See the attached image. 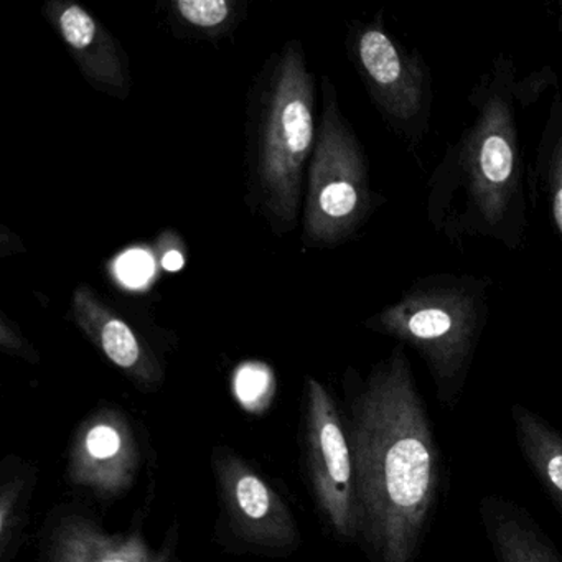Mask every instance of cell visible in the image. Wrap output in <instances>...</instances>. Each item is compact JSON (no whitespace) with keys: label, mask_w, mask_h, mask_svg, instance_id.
I'll return each mask as SVG.
<instances>
[{"label":"cell","mask_w":562,"mask_h":562,"mask_svg":"<svg viewBox=\"0 0 562 562\" xmlns=\"http://www.w3.org/2000/svg\"><path fill=\"white\" fill-rule=\"evenodd\" d=\"M351 55L364 87L391 130L417 156L430 131L432 71L417 50H407L383 21L355 29Z\"/></svg>","instance_id":"cell-6"},{"label":"cell","mask_w":562,"mask_h":562,"mask_svg":"<svg viewBox=\"0 0 562 562\" xmlns=\"http://www.w3.org/2000/svg\"><path fill=\"white\" fill-rule=\"evenodd\" d=\"M223 508L235 535L265 551H289L299 541L291 509L278 492L232 450L213 456Z\"/></svg>","instance_id":"cell-8"},{"label":"cell","mask_w":562,"mask_h":562,"mask_svg":"<svg viewBox=\"0 0 562 562\" xmlns=\"http://www.w3.org/2000/svg\"><path fill=\"white\" fill-rule=\"evenodd\" d=\"M0 345L4 347V350L21 355L24 358H29V355L32 353V348L29 347L27 341L22 338L18 328L5 317H2V325H0Z\"/></svg>","instance_id":"cell-19"},{"label":"cell","mask_w":562,"mask_h":562,"mask_svg":"<svg viewBox=\"0 0 562 562\" xmlns=\"http://www.w3.org/2000/svg\"><path fill=\"white\" fill-rule=\"evenodd\" d=\"M374 195L363 149L338 110L334 88L324 85V114L317 131L305 203V238L334 246L350 238L374 209Z\"/></svg>","instance_id":"cell-4"},{"label":"cell","mask_w":562,"mask_h":562,"mask_svg":"<svg viewBox=\"0 0 562 562\" xmlns=\"http://www.w3.org/2000/svg\"><path fill=\"white\" fill-rule=\"evenodd\" d=\"M176 11L187 24L213 32L229 21L233 4L228 0H179L176 2Z\"/></svg>","instance_id":"cell-17"},{"label":"cell","mask_w":562,"mask_h":562,"mask_svg":"<svg viewBox=\"0 0 562 562\" xmlns=\"http://www.w3.org/2000/svg\"><path fill=\"white\" fill-rule=\"evenodd\" d=\"M516 440L536 479L562 513V436L539 414L521 404L512 407Z\"/></svg>","instance_id":"cell-14"},{"label":"cell","mask_w":562,"mask_h":562,"mask_svg":"<svg viewBox=\"0 0 562 562\" xmlns=\"http://www.w3.org/2000/svg\"><path fill=\"white\" fill-rule=\"evenodd\" d=\"M551 87L559 88L551 68L519 78L505 54L480 75L469 94L473 120L427 180V222L443 241L460 246L488 239L508 251L525 246L528 203L519 114Z\"/></svg>","instance_id":"cell-2"},{"label":"cell","mask_w":562,"mask_h":562,"mask_svg":"<svg viewBox=\"0 0 562 562\" xmlns=\"http://www.w3.org/2000/svg\"><path fill=\"white\" fill-rule=\"evenodd\" d=\"M305 447L315 502L335 535L357 539L353 456L347 427L334 397L308 378L305 397Z\"/></svg>","instance_id":"cell-7"},{"label":"cell","mask_w":562,"mask_h":562,"mask_svg":"<svg viewBox=\"0 0 562 562\" xmlns=\"http://www.w3.org/2000/svg\"><path fill=\"white\" fill-rule=\"evenodd\" d=\"M162 268L166 271H179L183 268V256L182 252L172 249V251L166 252L162 258Z\"/></svg>","instance_id":"cell-21"},{"label":"cell","mask_w":562,"mask_h":562,"mask_svg":"<svg viewBox=\"0 0 562 562\" xmlns=\"http://www.w3.org/2000/svg\"><path fill=\"white\" fill-rule=\"evenodd\" d=\"M480 513L496 562H562L551 539L512 502L488 496Z\"/></svg>","instance_id":"cell-13"},{"label":"cell","mask_w":562,"mask_h":562,"mask_svg":"<svg viewBox=\"0 0 562 562\" xmlns=\"http://www.w3.org/2000/svg\"><path fill=\"white\" fill-rule=\"evenodd\" d=\"M357 538L373 562H414L440 486L432 423L403 345L376 364L350 403Z\"/></svg>","instance_id":"cell-1"},{"label":"cell","mask_w":562,"mask_h":562,"mask_svg":"<svg viewBox=\"0 0 562 562\" xmlns=\"http://www.w3.org/2000/svg\"><path fill=\"white\" fill-rule=\"evenodd\" d=\"M45 15L88 80L116 94L126 91V68L120 47L93 14L74 2L52 0L45 5Z\"/></svg>","instance_id":"cell-12"},{"label":"cell","mask_w":562,"mask_h":562,"mask_svg":"<svg viewBox=\"0 0 562 562\" xmlns=\"http://www.w3.org/2000/svg\"><path fill=\"white\" fill-rule=\"evenodd\" d=\"M492 289L490 276H420L364 325L413 348L426 363L440 403L453 406L488 322Z\"/></svg>","instance_id":"cell-3"},{"label":"cell","mask_w":562,"mask_h":562,"mask_svg":"<svg viewBox=\"0 0 562 562\" xmlns=\"http://www.w3.org/2000/svg\"><path fill=\"white\" fill-rule=\"evenodd\" d=\"M555 8H558L559 31H562V0H559L558 4H555Z\"/></svg>","instance_id":"cell-22"},{"label":"cell","mask_w":562,"mask_h":562,"mask_svg":"<svg viewBox=\"0 0 562 562\" xmlns=\"http://www.w3.org/2000/svg\"><path fill=\"white\" fill-rule=\"evenodd\" d=\"M266 387V371L262 368H246L239 373V393L245 400H255Z\"/></svg>","instance_id":"cell-20"},{"label":"cell","mask_w":562,"mask_h":562,"mask_svg":"<svg viewBox=\"0 0 562 562\" xmlns=\"http://www.w3.org/2000/svg\"><path fill=\"white\" fill-rule=\"evenodd\" d=\"M532 187L542 195L562 246V94L555 91L536 150Z\"/></svg>","instance_id":"cell-15"},{"label":"cell","mask_w":562,"mask_h":562,"mask_svg":"<svg viewBox=\"0 0 562 562\" xmlns=\"http://www.w3.org/2000/svg\"><path fill=\"white\" fill-rule=\"evenodd\" d=\"M314 78L297 44L279 61L262 123L259 182L269 212L294 225L301 203L302 172L315 149Z\"/></svg>","instance_id":"cell-5"},{"label":"cell","mask_w":562,"mask_h":562,"mask_svg":"<svg viewBox=\"0 0 562 562\" xmlns=\"http://www.w3.org/2000/svg\"><path fill=\"white\" fill-rule=\"evenodd\" d=\"M71 308L75 322L91 344L137 386L153 390L162 383L164 371L156 355L93 289L78 285Z\"/></svg>","instance_id":"cell-10"},{"label":"cell","mask_w":562,"mask_h":562,"mask_svg":"<svg viewBox=\"0 0 562 562\" xmlns=\"http://www.w3.org/2000/svg\"><path fill=\"white\" fill-rule=\"evenodd\" d=\"M29 482L31 480L25 476H14L2 485L0 492V551L4 562H8L9 554L14 551L21 536L24 512L27 508Z\"/></svg>","instance_id":"cell-16"},{"label":"cell","mask_w":562,"mask_h":562,"mask_svg":"<svg viewBox=\"0 0 562 562\" xmlns=\"http://www.w3.org/2000/svg\"><path fill=\"white\" fill-rule=\"evenodd\" d=\"M173 546H150L139 532H108L80 515L64 516L48 535L44 562H172Z\"/></svg>","instance_id":"cell-11"},{"label":"cell","mask_w":562,"mask_h":562,"mask_svg":"<svg viewBox=\"0 0 562 562\" xmlns=\"http://www.w3.org/2000/svg\"><path fill=\"white\" fill-rule=\"evenodd\" d=\"M139 470V447L130 419L103 407L87 417L68 450V480L98 498L113 499L133 486Z\"/></svg>","instance_id":"cell-9"},{"label":"cell","mask_w":562,"mask_h":562,"mask_svg":"<svg viewBox=\"0 0 562 562\" xmlns=\"http://www.w3.org/2000/svg\"><path fill=\"white\" fill-rule=\"evenodd\" d=\"M117 268H120V278L127 285H140L153 274V259L143 251L127 252Z\"/></svg>","instance_id":"cell-18"}]
</instances>
